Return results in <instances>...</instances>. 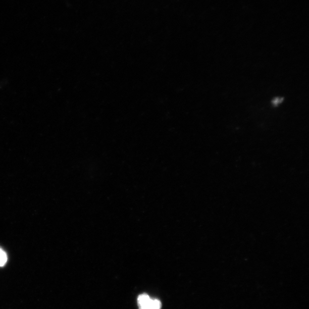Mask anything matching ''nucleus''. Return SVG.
Returning <instances> with one entry per match:
<instances>
[{
  "mask_svg": "<svg viewBox=\"0 0 309 309\" xmlns=\"http://www.w3.org/2000/svg\"><path fill=\"white\" fill-rule=\"evenodd\" d=\"M137 304L139 309H161L162 306L160 300L151 299L145 294L139 296Z\"/></svg>",
  "mask_w": 309,
  "mask_h": 309,
  "instance_id": "nucleus-1",
  "label": "nucleus"
},
{
  "mask_svg": "<svg viewBox=\"0 0 309 309\" xmlns=\"http://www.w3.org/2000/svg\"><path fill=\"white\" fill-rule=\"evenodd\" d=\"M7 262V255L5 251L0 248V267L3 266Z\"/></svg>",
  "mask_w": 309,
  "mask_h": 309,
  "instance_id": "nucleus-2",
  "label": "nucleus"
}]
</instances>
